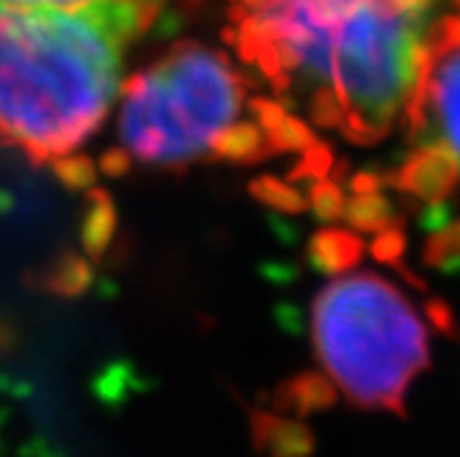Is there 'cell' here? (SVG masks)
<instances>
[{
	"label": "cell",
	"instance_id": "6da1fadb",
	"mask_svg": "<svg viewBox=\"0 0 460 457\" xmlns=\"http://www.w3.org/2000/svg\"><path fill=\"white\" fill-rule=\"evenodd\" d=\"M420 12L392 0H257L234 6L226 36L276 92H331L342 136L372 146L405 121L428 69Z\"/></svg>",
	"mask_w": 460,
	"mask_h": 457
},
{
	"label": "cell",
	"instance_id": "7a4b0ae2",
	"mask_svg": "<svg viewBox=\"0 0 460 457\" xmlns=\"http://www.w3.org/2000/svg\"><path fill=\"white\" fill-rule=\"evenodd\" d=\"M155 0L22 6L0 0V141L36 163L75 154L108 119L128 48Z\"/></svg>",
	"mask_w": 460,
	"mask_h": 457
},
{
	"label": "cell",
	"instance_id": "3957f363",
	"mask_svg": "<svg viewBox=\"0 0 460 457\" xmlns=\"http://www.w3.org/2000/svg\"><path fill=\"white\" fill-rule=\"evenodd\" d=\"M119 94L116 163L185 169L213 157L216 141L243 110L245 83L218 50L180 41Z\"/></svg>",
	"mask_w": 460,
	"mask_h": 457
},
{
	"label": "cell",
	"instance_id": "277c9868",
	"mask_svg": "<svg viewBox=\"0 0 460 457\" xmlns=\"http://www.w3.org/2000/svg\"><path fill=\"white\" fill-rule=\"evenodd\" d=\"M312 342L328 381L353 405L400 410L428 364V330L400 289L372 273H342L312 306Z\"/></svg>",
	"mask_w": 460,
	"mask_h": 457
},
{
	"label": "cell",
	"instance_id": "5b68a950",
	"mask_svg": "<svg viewBox=\"0 0 460 457\" xmlns=\"http://www.w3.org/2000/svg\"><path fill=\"white\" fill-rule=\"evenodd\" d=\"M433 119L438 146H444L460 171V45L455 41L452 17L428 33V69L422 75L420 92L408 108V127L416 133Z\"/></svg>",
	"mask_w": 460,
	"mask_h": 457
},
{
	"label": "cell",
	"instance_id": "8992f818",
	"mask_svg": "<svg viewBox=\"0 0 460 457\" xmlns=\"http://www.w3.org/2000/svg\"><path fill=\"white\" fill-rule=\"evenodd\" d=\"M457 163L438 144H422L392 177L394 188L425 204H441L457 185Z\"/></svg>",
	"mask_w": 460,
	"mask_h": 457
},
{
	"label": "cell",
	"instance_id": "52a82bcc",
	"mask_svg": "<svg viewBox=\"0 0 460 457\" xmlns=\"http://www.w3.org/2000/svg\"><path fill=\"white\" fill-rule=\"evenodd\" d=\"M364 254V242L350 229H320L309 240V259L325 276H342L356 268Z\"/></svg>",
	"mask_w": 460,
	"mask_h": 457
},
{
	"label": "cell",
	"instance_id": "ba28073f",
	"mask_svg": "<svg viewBox=\"0 0 460 457\" xmlns=\"http://www.w3.org/2000/svg\"><path fill=\"white\" fill-rule=\"evenodd\" d=\"M270 154H276L273 146H270V138L254 121L229 124V127L221 133V138L216 141V149H213V157L240 163V165L260 163V160H265Z\"/></svg>",
	"mask_w": 460,
	"mask_h": 457
},
{
	"label": "cell",
	"instance_id": "9c48e42d",
	"mask_svg": "<svg viewBox=\"0 0 460 457\" xmlns=\"http://www.w3.org/2000/svg\"><path fill=\"white\" fill-rule=\"evenodd\" d=\"M257 441L262 449H268L270 457H304L312 452L309 430L281 417H260Z\"/></svg>",
	"mask_w": 460,
	"mask_h": 457
},
{
	"label": "cell",
	"instance_id": "30bf717a",
	"mask_svg": "<svg viewBox=\"0 0 460 457\" xmlns=\"http://www.w3.org/2000/svg\"><path fill=\"white\" fill-rule=\"evenodd\" d=\"M333 402V383L320 375H298L284 383L276 394V405L292 417H304Z\"/></svg>",
	"mask_w": 460,
	"mask_h": 457
},
{
	"label": "cell",
	"instance_id": "8fae6325",
	"mask_svg": "<svg viewBox=\"0 0 460 457\" xmlns=\"http://www.w3.org/2000/svg\"><path fill=\"white\" fill-rule=\"evenodd\" d=\"M350 229L364 232V234H378L384 229L400 226L394 204L378 190V193H353V198L345 204V215H342Z\"/></svg>",
	"mask_w": 460,
	"mask_h": 457
},
{
	"label": "cell",
	"instance_id": "7c38bea8",
	"mask_svg": "<svg viewBox=\"0 0 460 457\" xmlns=\"http://www.w3.org/2000/svg\"><path fill=\"white\" fill-rule=\"evenodd\" d=\"M248 193L260 204L270 207V210H279V213L298 215V213L309 210L306 196H301L298 188H292V182H284L279 177H257L248 185Z\"/></svg>",
	"mask_w": 460,
	"mask_h": 457
},
{
	"label": "cell",
	"instance_id": "4fadbf2b",
	"mask_svg": "<svg viewBox=\"0 0 460 457\" xmlns=\"http://www.w3.org/2000/svg\"><path fill=\"white\" fill-rule=\"evenodd\" d=\"M425 262L438 270L460 268V221L436 229L425 242Z\"/></svg>",
	"mask_w": 460,
	"mask_h": 457
},
{
	"label": "cell",
	"instance_id": "5bb4252c",
	"mask_svg": "<svg viewBox=\"0 0 460 457\" xmlns=\"http://www.w3.org/2000/svg\"><path fill=\"white\" fill-rule=\"evenodd\" d=\"M306 201L314 210V215L320 221H328V224L340 221L345 215V204H348L342 185L337 180H325V177L309 182V198Z\"/></svg>",
	"mask_w": 460,
	"mask_h": 457
},
{
	"label": "cell",
	"instance_id": "9a60e30c",
	"mask_svg": "<svg viewBox=\"0 0 460 457\" xmlns=\"http://www.w3.org/2000/svg\"><path fill=\"white\" fill-rule=\"evenodd\" d=\"M268 138H270L273 152H306L309 146L317 144V138L312 136V130L306 127V124L296 116H289V113L268 133Z\"/></svg>",
	"mask_w": 460,
	"mask_h": 457
},
{
	"label": "cell",
	"instance_id": "2e32d148",
	"mask_svg": "<svg viewBox=\"0 0 460 457\" xmlns=\"http://www.w3.org/2000/svg\"><path fill=\"white\" fill-rule=\"evenodd\" d=\"M333 171V154L328 146H323L320 141L314 146H309L306 152H301V160L296 169L289 171V182H298V180H306V182H314V180H323Z\"/></svg>",
	"mask_w": 460,
	"mask_h": 457
},
{
	"label": "cell",
	"instance_id": "e0dca14e",
	"mask_svg": "<svg viewBox=\"0 0 460 457\" xmlns=\"http://www.w3.org/2000/svg\"><path fill=\"white\" fill-rule=\"evenodd\" d=\"M372 257L378 259V262H386L392 268H400L402 262V251H405V234L400 226H392V229H384L375 234L372 240Z\"/></svg>",
	"mask_w": 460,
	"mask_h": 457
},
{
	"label": "cell",
	"instance_id": "ac0fdd59",
	"mask_svg": "<svg viewBox=\"0 0 460 457\" xmlns=\"http://www.w3.org/2000/svg\"><path fill=\"white\" fill-rule=\"evenodd\" d=\"M251 113H254V121L260 124V127L265 130V133H270L276 124L287 116V108H284V102H279V100H268V97H257V100H251Z\"/></svg>",
	"mask_w": 460,
	"mask_h": 457
},
{
	"label": "cell",
	"instance_id": "d6986e66",
	"mask_svg": "<svg viewBox=\"0 0 460 457\" xmlns=\"http://www.w3.org/2000/svg\"><path fill=\"white\" fill-rule=\"evenodd\" d=\"M384 185H386V180L381 174H375V171H358L350 180L353 193H378V190H384Z\"/></svg>",
	"mask_w": 460,
	"mask_h": 457
},
{
	"label": "cell",
	"instance_id": "ffe728a7",
	"mask_svg": "<svg viewBox=\"0 0 460 457\" xmlns=\"http://www.w3.org/2000/svg\"><path fill=\"white\" fill-rule=\"evenodd\" d=\"M428 314L433 317V322H436L441 330H452V314H449L447 306H441L438 301H433V303L428 306Z\"/></svg>",
	"mask_w": 460,
	"mask_h": 457
},
{
	"label": "cell",
	"instance_id": "44dd1931",
	"mask_svg": "<svg viewBox=\"0 0 460 457\" xmlns=\"http://www.w3.org/2000/svg\"><path fill=\"white\" fill-rule=\"evenodd\" d=\"M9 4H22V6H58V9H69V6L89 4V0H9Z\"/></svg>",
	"mask_w": 460,
	"mask_h": 457
},
{
	"label": "cell",
	"instance_id": "7402d4cb",
	"mask_svg": "<svg viewBox=\"0 0 460 457\" xmlns=\"http://www.w3.org/2000/svg\"><path fill=\"white\" fill-rule=\"evenodd\" d=\"M392 4H397L400 9H425V4H428V0H392Z\"/></svg>",
	"mask_w": 460,
	"mask_h": 457
},
{
	"label": "cell",
	"instance_id": "603a6c76",
	"mask_svg": "<svg viewBox=\"0 0 460 457\" xmlns=\"http://www.w3.org/2000/svg\"><path fill=\"white\" fill-rule=\"evenodd\" d=\"M452 31H455V41L460 45V14H457V17H452Z\"/></svg>",
	"mask_w": 460,
	"mask_h": 457
},
{
	"label": "cell",
	"instance_id": "cb8c5ba5",
	"mask_svg": "<svg viewBox=\"0 0 460 457\" xmlns=\"http://www.w3.org/2000/svg\"><path fill=\"white\" fill-rule=\"evenodd\" d=\"M455 4H457V6H460V0H455Z\"/></svg>",
	"mask_w": 460,
	"mask_h": 457
}]
</instances>
